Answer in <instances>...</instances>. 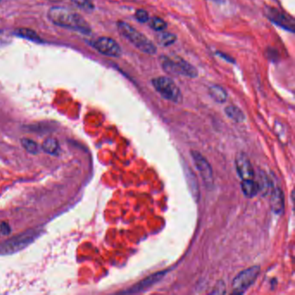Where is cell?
<instances>
[{
    "mask_svg": "<svg viewBox=\"0 0 295 295\" xmlns=\"http://www.w3.org/2000/svg\"><path fill=\"white\" fill-rule=\"evenodd\" d=\"M49 19L60 27L67 28L83 34H89L90 26L83 17L66 7H52L48 12Z\"/></svg>",
    "mask_w": 295,
    "mask_h": 295,
    "instance_id": "obj_1",
    "label": "cell"
},
{
    "mask_svg": "<svg viewBox=\"0 0 295 295\" xmlns=\"http://www.w3.org/2000/svg\"><path fill=\"white\" fill-rule=\"evenodd\" d=\"M117 29L120 34L128 40L139 51L148 55L156 54L157 48L155 44L151 40L148 39L146 35L142 34L141 32L133 27L131 24L123 21H119L117 23Z\"/></svg>",
    "mask_w": 295,
    "mask_h": 295,
    "instance_id": "obj_2",
    "label": "cell"
},
{
    "mask_svg": "<svg viewBox=\"0 0 295 295\" xmlns=\"http://www.w3.org/2000/svg\"><path fill=\"white\" fill-rule=\"evenodd\" d=\"M159 61L163 69L171 75H182L189 78H196L198 75L197 69L180 56L161 55Z\"/></svg>",
    "mask_w": 295,
    "mask_h": 295,
    "instance_id": "obj_3",
    "label": "cell"
},
{
    "mask_svg": "<svg viewBox=\"0 0 295 295\" xmlns=\"http://www.w3.org/2000/svg\"><path fill=\"white\" fill-rule=\"evenodd\" d=\"M153 86L163 98L174 103H181L183 100L180 88L177 87L173 79L159 76L152 81Z\"/></svg>",
    "mask_w": 295,
    "mask_h": 295,
    "instance_id": "obj_4",
    "label": "cell"
},
{
    "mask_svg": "<svg viewBox=\"0 0 295 295\" xmlns=\"http://www.w3.org/2000/svg\"><path fill=\"white\" fill-rule=\"evenodd\" d=\"M260 268L259 266H254L240 272L233 279L232 286L235 294H243L248 287L255 283L256 279L260 275Z\"/></svg>",
    "mask_w": 295,
    "mask_h": 295,
    "instance_id": "obj_5",
    "label": "cell"
},
{
    "mask_svg": "<svg viewBox=\"0 0 295 295\" xmlns=\"http://www.w3.org/2000/svg\"><path fill=\"white\" fill-rule=\"evenodd\" d=\"M264 12L266 17L273 23L289 32H295V20L292 17L271 6H266L264 8Z\"/></svg>",
    "mask_w": 295,
    "mask_h": 295,
    "instance_id": "obj_6",
    "label": "cell"
},
{
    "mask_svg": "<svg viewBox=\"0 0 295 295\" xmlns=\"http://www.w3.org/2000/svg\"><path fill=\"white\" fill-rule=\"evenodd\" d=\"M92 45L97 52L106 56L119 57L122 54L121 48L120 44L110 37H99L92 43Z\"/></svg>",
    "mask_w": 295,
    "mask_h": 295,
    "instance_id": "obj_7",
    "label": "cell"
},
{
    "mask_svg": "<svg viewBox=\"0 0 295 295\" xmlns=\"http://www.w3.org/2000/svg\"><path fill=\"white\" fill-rule=\"evenodd\" d=\"M191 154L192 156L193 161L195 163V165L198 170L201 177L205 185L208 187L212 186L213 182H214L212 168L209 165L208 160L197 151H192Z\"/></svg>",
    "mask_w": 295,
    "mask_h": 295,
    "instance_id": "obj_8",
    "label": "cell"
},
{
    "mask_svg": "<svg viewBox=\"0 0 295 295\" xmlns=\"http://www.w3.org/2000/svg\"><path fill=\"white\" fill-rule=\"evenodd\" d=\"M236 168L239 177L243 179H253L255 176L254 168L248 156L243 153H239L236 157Z\"/></svg>",
    "mask_w": 295,
    "mask_h": 295,
    "instance_id": "obj_9",
    "label": "cell"
},
{
    "mask_svg": "<svg viewBox=\"0 0 295 295\" xmlns=\"http://www.w3.org/2000/svg\"><path fill=\"white\" fill-rule=\"evenodd\" d=\"M270 206L272 210L277 215L282 214L285 208V197L282 190L276 187L272 191L271 197H270Z\"/></svg>",
    "mask_w": 295,
    "mask_h": 295,
    "instance_id": "obj_10",
    "label": "cell"
},
{
    "mask_svg": "<svg viewBox=\"0 0 295 295\" xmlns=\"http://www.w3.org/2000/svg\"><path fill=\"white\" fill-rule=\"evenodd\" d=\"M165 276V272H161V273H157V274H154V276H150L148 278L142 280L141 282L135 285L134 287H131L130 290L126 291V293H130V294H134V293H139V292L142 291L143 289H145L146 287H151L153 286L154 284L157 282L159 279H161L163 276Z\"/></svg>",
    "mask_w": 295,
    "mask_h": 295,
    "instance_id": "obj_11",
    "label": "cell"
},
{
    "mask_svg": "<svg viewBox=\"0 0 295 295\" xmlns=\"http://www.w3.org/2000/svg\"><path fill=\"white\" fill-rule=\"evenodd\" d=\"M242 191L244 195L248 197H256L259 192V185L253 179H245L242 182Z\"/></svg>",
    "mask_w": 295,
    "mask_h": 295,
    "instance_id": "obj_12",
    "label": "cell"
},
{
    "mask_svg": "<svg viewBox=\"0 0 295 295\" xmlns=\"http://www.w3.org/2000/svg\"><path fill=\"white\" fill-rule=\"evenodd\" d=\"M208 94L211 98L218 103H225L227 101L228 95L224 87L218 85H212L208 88Z\"/></svg>",
    "mask_w": 295,
    "mask_h": 295,
    "instance_id": "obj_13",
    "label": "cell"
},
{
    "mask_svg": "<svg viewBox=\"0 0 295 295\" xmlns=\"http://www.w3.org/2000/svg\"><path fill=\"white\" fill-rule=\"evenodd\" d=\"M14 34L17 36H19V37H22L24 39L30 40L32 42H35V43L42 42V39L40 38L39 35H37V33L34 31H32L31 29L20 28V29H17L14 32Z\"/></svg>",
    "mask_w": 295,
    "mask_h": 295,
    "instance_id": "obj_14",
    "label": "cell"
},
{
    "mask_svg": "<svg viewBox=\"0 0 295 295\" xmlns=\"http://www.w3.org/2000/svg\"><path fill=\"white\" fill-rule=\"evenodd\" d=\"M43 150L48 154L57 155L60 151V145L58 140L55 138H47L43 143Z\"/></svg>",
    "mask_w": 295,
    "mask_h": 295,
    "instance_id": "obj_15",
    "label": "cell"
},
{
    "mask_svg": "<svg viewBox=\"0 0 295 295\" xmlns=\"http://www.w3.org/2000/svg\"><path fill=\"white\" fill-rule=\"evenodd\" d=\"M225 114H227L228 118L231 119L234 121L240 123L245 121V114L241 110L239 107L236 106H228L225 108Z\"/></svg>",
    "mask_w": 295,
    "mask_h": 295,
    "instance_id": "obj_16",
    "label": "cell"
},
{
    "mask_svg": "<svg viewBox=\"0 0 295 295\" xmlns=\"http://www.w3.org/2000/svg\"><path fill=\"white\" fill-rule=\"evenodd\" d=\"M156 40L159 45L167 47L176 42L177 35L170 32H161L156 36Z\"/></svg>",
    "mask_w": 295,
    "mask_h": 295,
    "instance_id": "obj_17",
    "label": "cell"
},
{
    "mask_svg": "<svg viewBox=\"0 0 295 295\" xmlns=\"http://www.w3.org/2000/svg\"><path fill=\"white\" fill-rule=\"evenodd\" d=\"M21 144L29 154H37L39 153L38 145L36 142L32 140V139L23 138L21 139Z\"/></svg>",
    "mask_w": 295,
    "mask_h": 295,
    "instance_id": "obj_18",
    "label": "cell"
},
{
    "mask_svg": "<svg viewBox=\"0 0 295 295\" xmlns=\"http://www.w3.org/2000/svg\"><path fill=\"white\" fill-rule=\"evenodd\" d=\"M148 21H149L150 27L152 28L154 31H156V32H164L165 29L167 28L166 22H165V20L160 18V17H152Z\"/></svg>",
    "mask_w": 295,
    "mask_h": 295,
    "instance_id": "obj_19",
    "label": "cell"
},
{
    "mask_svg": "<svg viewBox=\"0 0 295 295\" xmlns=\"http://www.w3.org/2000/svg\"><path fill=\"white\" fill-rule=\"evenodd\" d=\"M72 3L77 6L78 8L82 9L85 12H92L95 9V4L91 0H71Z\"/></svg>",
    "mask_w": 295,
    "mask_h": 295,
    "instance_id": "obj_20",
    "label": "cell"
},
{
    "mask_svg": "<svg viewBox=\"0 0 295 295\" xmlns=\"http://www.w3.org/2000/svg\"><path fill=\"white\" fill-rule=\"evenodd\" d=\"M135 18L140 23H146L150 19L149 13L145 10L139 9L135 12Z\"/></svg>",
    "mask_w": 295,
    "mask_h": 295,
    "instance_id": "obj_21",
    "label": "cell"
},
{
    "mask_svg": "<svg viewBox=\"0 0 295 295\" xmlns=\"http://www.w3.org/2000/svg\"><path fill=\"white\" fill-rule=\"evenodd\" d=\"M10 233H11L10 225L5 222L1 223V225H0V235L1 236H7Z\"/></svg>",
    "mask_w": 295,
    "mask_h": 295,
    "instance_id": "obj_22",
    "label": "cell"
},
{
    "mask_svg": "<svg viewBox=\"0 0 295 295\" xmlns=\"http://www.w3.org/2000/svg\"><path fill=\"white\" fill-rule=\"evenodd\" d=\"M217 54L219 55L220 57L224 58V59L226 60V61H228L229 63H234V60H233L231 57H229V55H225V54H223V53H221V52H217Z\"/></svg>",
    "mask_w": 295,
    "mask_h": 295,
    "instance_id": "obj_23",
    "label": "cell"
},
{
    "mask_svg": "<svg viewBox=\"0 0 295 295\" xmlns=\"http://www.w3.org/2000/svg\"><path fill=\"white\" fill-rule=\"evenodd\" d=\"M209 1H213V2H216V3H224L225 0H209Z\"/></svg>",
    "mask_w": 295,
    "mask_h": 295,
    "instance_id": "obj_24",
    "label": "cell"
},
{
    "mask_svg": "<svg viewBox=\"0 0 295 295\" xmlns=\"http://www.w3.org/2000/svg\"><path fill=\"white\" fill-rule=\"evenodd\" d=\"M2 1H3V0H0V2H2Z\"/></svg>",
    "mask_w": 295,
    "mask_h": 295,
    "instance_id": "obj_25",
    "label": "cell"
}]
</instances>
